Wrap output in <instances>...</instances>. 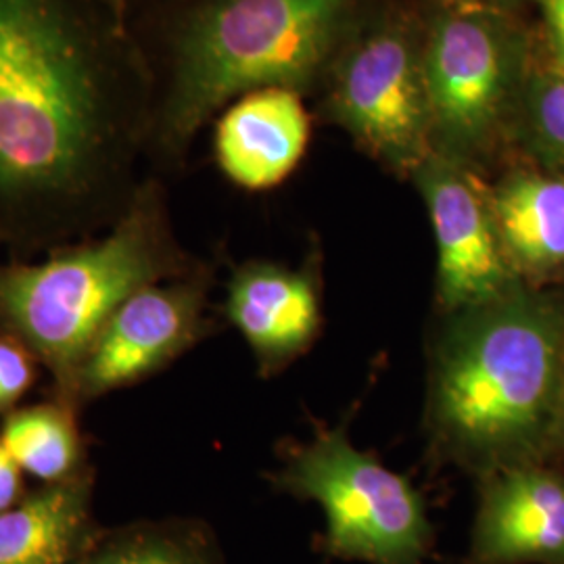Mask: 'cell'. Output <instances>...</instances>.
<instances>
[{
    "label": "cell",
    "mask_w": 564,
    "mask_h": 564,
    "mask_svg": "<svg viewBox=\"0 0 564 564\" xmlns=\"http://www.w3.org/2000/svg\"><path fill=\"white\" fill-rule=\"evenodd\" d=\"M151 93L134 0H0V235L120 218Z\"/></svg>",
    "instance_id": "6da1fadb"
},
{
    "label": "cell",
    "mask_w": 564,
    "mask_h": 564,
    "mask_svg": "<svg viewBox=\"0 0 564 564\" xmlns=\"http://www.w3.org/2000/svg\"><path fill=\"white\" fill-rule=\"evenodd\" d=\"M370 0H178L137 7L151 69L147 151L181 160L197 132L242 95L307 93L370 13Z\"/></svg>",
    "instance_id": "7a4b0ae2"
},
{
    "label": "cell",
    "mask_w": 564,
    "mask_h": 564,
    "mask_svg": "<svg viewBox=\"0 0 564 564\" xmlns=\"http://www.w3.org/2000/svg\"><path fill=\"white\" fill-rule=\"evenodd\" d=\"M564 312L523 286L444 316L431 354L429 435L445 463L481 477L519 466L558 421Z\"/></svg>",
    "instance_id": "3957f363"
},
{
    "label": "cell",
    "mask_w": 564,
    "mask_h": 564,
    "mask_svg": "<svg viewBox=\"0 0 564 564\" xmlns=\"http://www.w3.org/2000/svg\"><path fill=\"white\" fill-rule=\"evenodd\" d=\"M181 268L153 184L137 188L113 228L42 263L0 265V318L74 381L105 323L142 286Z\"/></svg>",
    "instance_id": "277c9868"
},
{
    "label": "cell",
    "mask_w": 564,
    "mask_h": 564,
    "mask_svg": "<svg viewBox=\"0 0 564 564\" xmlns=\"http://www.w3.org/2000/svg\"><path fill=\"white\" fill-rule=\"evenodd\" d=\"M433 153L477 172L510 134L531 48L506 11H433L424 21Z\"/></svg>",
    "instance_id": "5b68a950"
},
{
    "label": "cell",
    "mask_w": 564,
    "mask_h": 564,
    "mask_svg": "<svg viewBox=\"0 0 564 564\" xmlns=\"http://www.w3.org/2000/svg\"><path fill=\"white\" fill-rule=\"evenodd\" d=\"M274 484L323 508V550L366 564H424L433 524L416 487L358 449L343 429H316L312 442L289 449Z\"/></svg>",
    "instance_id": "8992f818"
},
{
    "label": "cell",
    "mask_w": 564,
    "mask_h": 564,
    "mask_svg": "<svg viewBox=\"0 0 564 564\" xmlns=\"http://www.w3.org/2000/svg\"><path fill=\"white\" fill-rule=\"evenodd\" d=\"M423 44L424 23L408 11H370L323 82L326 116L408 178L433 155Z\"/></svg>",
    "instance_id": "52a82bcc"
},
{
    "label": "cell",
    "mask_w": 564,
    "mask_h": 564,
    "mask_svg": "<svg viewBox=\"0 0 564 564\" xmlns=\"http://www.w3.org/2000/svg\"><path fill=\"white\" fill-rule=\"evenodd\" d=\"M410 181L423 197L435 235L442 316L496 302L521 286L506 258L487 184L477 172L433 153Z\"/></svg>",
    "instance_id": "ba28073f"
},
{
    "label": "cell",
    "mask_w": 564,
    "mask_h": 564,
    "mask_svg": "<svg viewBox=\"0 0 564 564\" xmlns=\"http://www.w3.org/2000/svg\"><path fill=\"white\" fill-rule=\"evenodd\" d=\"M203 305L199 282L142 286L90 345L76 375L80 389L102 393L160 370L202 335Z\"/></svg>",
    "instance_id": "9c48e42d"
},
{
    "label": "cell",
    "mask_w": 564,
    "mask_h": 564,
    "mask_svg": "<svg viewBox=\"0 0 564 564\" xmlns=\"http://www.w3.org/2000/svg\"><path fill=\"white\" fill-rule=\"evenodd\" d=\"M464 564H564V475L524 464L485 475Z\"/></svg>",
    "instance_id": "30bf717a"
},
{
    "label": "cell",
    "mask_w": 564,
    "mask_h": 564,
    "mask_svg": "<svg viewBox=\"0 0 564 564\" xmlns=\"http://www.w3.org/2000/svg\"><path fill=\"white\" fill-rule=\"evenodd\" d=\"M226 312L263 375L281 372L303 356L323 324L318 284L310 272L272 262L245 263L235 272Z\"/></svg>",
    "instance_id": "8fae6325"
},
{
    "label": "cell",
    "mask_w": 564,
    "mask_h": 564,
    "mask_svg": "<svg viewBox=\"0 0 564 564\" xmlns=\"http://www.w3.org/2000/svg\"><path fill=\"white\" fill-rule=\"evenodd\" d=\"M302 93L268 86L224 107L214 151L224 174L247 191L281 184L302 162L310 141V118Z\"/></svg>",
    "instance_id": "7c38bea8"
},
{
    "label": "cell",
    "mask_w": 564,
    "mask_h": 564,
    "mask_svg": "<svg viewBox=\"0 0 564 564\" xmlns=\"http://www.w3.org/2000/svg\"><path fill=\"white\" fill-rule=\"evenodd\" d=\"M506 258L514 272L544 276L564 268V178L512 170L487 186Z\"/></svg>",
    "instance_id": "4fadbf2b"
},
{
    "label": "cell",
    "mask_w": 564,
    "mask_h": 564,
    "mask_svg": "<svg viewBox=\"0 0 564 564\" xmlns=\"http://www.w3.org/2000/svg\"><path fill=\"white\" fill-rule=\"evenodd\" d=\"M86 527V487L53 484L0 512V564H74Z\"/></svg>",
    "instance_id": "5bb4252c"
},
{
    "label": "cell",
    "mask_w": 564,
    "mask_h": 564,
    "mask_svg": "<svg viewBox=\"0 0 564 564\" xmlns=\"http://www.w3.org/2000/svg\"><path fill=\"white\" fill-rule=\"evenodd\" d=\"M510 134L540 165L564 178V63L531 59Z\"/></svg>",
    "instance_id": "9a60e30c"
},
{
    "label": "cell",
    "mask_w": 564,
    "mask_h": 564,
    "mask_svg": "<svg viewBox=\"0 0 564 564\" xmlns=\"http://www.w3.org/2000/svg\"><path fill=\"white\" fill-rule=\"evenodd\" d=\"M0 444L21 470L48 484H61L78 463L80 445L72 416L55 405L28 408L11 414Z\"/></svg>",
    "instance_id": "2e32d148"
},
{
    "label": "cell",
    "mask_w": 564,
    "mask_h": 564,
    "mask_svg": "<svg viewBox=\"0 0 564 564\" xmlns=\"http://www.w3.org/2000/svg\"><path fill=\"white\" fill-rule=\"evenodd\" d=\"M80 564H218L195 533L153 529L121 538Z\"/></svg>",
    "instance_id": "e0dca14e"
},
{
    "label": "cell",
    "mask_w": 564,
    "mask_h": 564,
    "mask_svg": "<svg viewBox=\"0 0 564 564\" xmlns=\"http://www.w3.org/2000/svg\"><path fill=\"white\" fill-rule=\"evenodd\" d=\"M34 370L20 345L0 341V410L18 402L32 383Z\"/></svg>",
    "instance_id": "ac0fdd59"
},
{
    "label": "cell",
    "mask_w": 564,
    "mask_h": 564,
    "mask_svg": "<svg viewBox=\"0 0 564 564\" xmlns=\"http://www.w3.org/2000/svg\"><path fill=\"white\" fill-rule=\"evenodd\" d=\"M542 13L552 55L564 63V0H533Z\"/></svg>",
    "instance_id": "d6986e66"
},
{
    "label": "cell",
    "mask_w": 564,
    "mask_h": 564,
    "mask_svg": "<svg viewBox=\"0 0 564 564\" xmlns=\"http://www.w3.org/2000/svg\"><path fill=\"white\" fill-rule=\"evenodd\" d=\"M21 494L20 464L0 444V512L13 508Z\"/></svg>",
    "instance_id": "ffe728a7"
},
{
    "label": "cell",
    "mask_w": 564,
    "mask_h": 564,
    "mask_svg": "<svg viewBox=\"0 0 564 564\" xmlns=\"http://www.w3.org/2000/svg\"><path fill=\"white\" fill-rule=\"evenodd\" d=\"M433 4V11H506L512 13V9L521 0H429Z\"/></svg>",
    "instance_id": "44dd1931"
},
{
    "label": "cell",
    "mask_w": 564,
    "mask_h": 564,
    "mask_svg": "<svg viewBox=\"0 0 564 564\" xmlns=\"http://www.w3.org/2000/svg\"><path fill=\"white\" fill-rule=\"evenodd\" d=\"M167 2H178V0H134V9H137V7H153V4H167Z\"/></svg>",
    "instance_id": "7402d4cb"
},
{
    "label": "cell",
    "mask_w": 564,
    "mask_h": 564,
    "mask_svg": "<svg viewBox=\"0 0 564 564\" xmlns=\"http://www.w3.org/2000/svg\"><path fill=\"white\" fill-rule=\"evenodd\" d=\"M558 423L563 424V429H564V375H563V391H561V410H558Z\"/></svg>",
    "instance_id": "603a6c76"
}]
</instances>
